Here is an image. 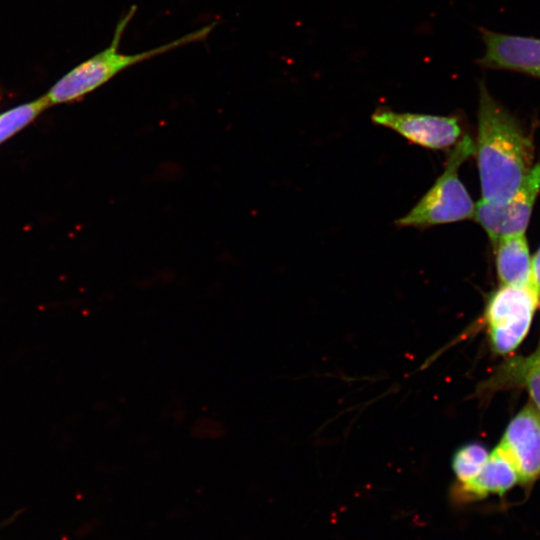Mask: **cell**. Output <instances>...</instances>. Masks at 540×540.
Wrapping results in <instances>:
<instances>
[{
    "instance_id": "3",
    "label": "cell",
    "mask_w": 540,
    "mask_h": 540,
    "mask_svg": "<svg viewBox=\"0 0 540 540\" xmlns=\"http://www.w3.org/2000/svg\"><path fill=\"white\" fill-rule=\"evenodd\" d=\"M474 152L473 140L462 137L452 148L443 173L396 225L426 228L473 218L475 204L459 178V169Z\"/></svg>"
},
{
    "instance_id": "12",
    "label": "cell",
    "mask_w": 540,
    "mask_h": 540,
    "mask_svg": "<svg viewBox=\"0 0 540 540\" xmlns=\"http://www.w3.org/2000/svg\"><path fill=\"white\" fill-rule=\"evenodd\" d=\"M489 452L480 443H468L460 447L453 455L452 469L459 485L473 480L489 458Z\"/></svg>"
},
{
    "instance_id": "11",
    "label": "cell",
    "mask_w": 540,
    "mask_h": 540,
    "mask_svg": "<svg viewBox=\"0 0 540 540\" xmlns=\"http://www.w3.org/2000/svg\"><path fill=\"white\" fill-rule=\"evenodd\" d=\"M502 376L509 382L525 386L540 411V347L527 358L509 362L503 369Z\"/></svg>"
},
{
    "instance_id": "5",
    "label": "cell",
    "mask_w": 540,
    "mask_h": 540,
    "mask_svg": "<svg viewBox=\"0 0 540 540\" xmlns=\"http://www.w3.org/2000/svg\"><path fill=\"white\" fill-rule=\"evenodd\" d=\"M539 193L540 161L533 165L509 202L497 207L480 200L475 204L473 219L493 244L504 236L525 233Z\"/></svg>"
},
{
    "instance_id": "1",
    "label": "cell",
    "mask_w": 540,
    "mask_h": 540,
    "mask_svg": "<svg viewBox=\"0 0 540 540\" xmlns=\"http://www.w3.org/2000/svg\"><path fill=\"white\" fill-rule=\"evenodd\" d=\"M481 200L503 206L518 191L534 165V144L519 122L479 84L475 152Z\"/></svg>"
},
{
    "instance_id": "4",
    "label": "cell",
    "mask_w": 540,
    "mask_h": 540,
    "mask_svg": "<svg viewBox=\"0 0 540 540\" xmlns=\"http://www.w3.org/2000/svg\"><path fill=\"white\" fill-rule=\"evenodd\" d=\"M540 296L530 286L502 285L488 299L485 320L493 350H515L529 331Z\"/></svg>"
},
{
    "instance_id": "7",
    "label": "cell",
    "mask_w": 540,
    "mask_h": 540,
    "mask_svg": "<svg viewBox=\"0 0 540 540\" xmlns=\"http://www.w3.org/2000/svg\"><path fill=\"white\" fill-rule=\"evenodd\" d=\"M499 445L512 460L519 483L531 486L540 477V411L526 405L510 421Z\"/></svg>"
},
{
    "instance_id": "2",
    "label": "cell",
    "mask_w": 540,
    "mask_h": 540,
    "mask_svg": "<svg viewBox=\"0 0 540 540\" xmlns=\"http://www.w3.org/2000/svg\"><path fill=\"white\" fill-rule=\"evenodd\" d=\"M135 11L136 7L132 6L126 15L120 19L113 39L107 48L75 66L50 88L48 93L45 94L50 105L78 100L133 65L179 47L202 41L207 38L216 26V23H211L150 50L135 54H124L118 51V47Z\"/></svg>"
},
{
    "instance_id": "8",
    "label": "cell",
    "mask_w": 540,
    "mask_h": 540,
    "mask_svg": "<svg viewBox=\"0 0 540 540\" xmlns=\"http://www.w3.org/2000/svg\"><path fill=\"white\" fill-rule=\"evenodd\" d=\"M485 45L477 64L484 68L509 70L540 79V39L501 34L480 29Z\"/></svg>"
},
{
    "instance_id": "14",
    "label": "cell",
    "mask_w": 540,
    "mask_h": 540,
    "mask_svg": "<svg viewBox=\"0 0 540 540\" xmlns=\"http://www.w3.org/2000/svg\"><path fill=\"white\" fill-rule=\"evenodd\" d=\"M530 286L540 296V247L531 258V280Z\"/></svg>"
},
{
    "instance_id": "6",
    "label": "cell",
    "mask_w": 540,
    "mask_h": 540,
    "mask_svg": "<svg viewBox=\"0 0 540 540\" xmlns=\"http://www.w3.org/2000/svg\"><path fill=\"white\" fill-rule=\"evenodd\" d=\"M372 121L413 144L433 150L450 148L461 136V126L455 116L401 113L383 108L375 111Z\"/></svg>"
},
{
    "instance_id": "9",
    "label": "cell",
    "mask_w": 540,
    "mask_h": 540,
    "mask_svg": "<svg viewBox=\"0 0 540 540\" xmlns=\"http://www.w3.org/2000/svg\"><path fill=\"white\" fill-rule=\"evenodd\" d=\"M517 483L516 468L507 452L498 445L479 474L470 482L458 485L457 495L462 500L482 499L492 494L503 496Z\"/></svg>"
},
{
    "instance_id": "10",
    "label": "cell",
    "mask_w": 540,
    "mask_h": 540,
    "mask_svg": "<svg viewBox=\"0 0 540 540\" xmlns=\"http://www.w3.org/2000/svg\"><path fill=\"white\" fill-rule=\"evenodd\" d=\"M493 245L497 276L501 284L530 285L532 257L525 233L504 236Z\"/></svg>"
},
{
    "instance_id": "13",
    "label": "cell",
    "mask_w": 540,
    "mask_h": 540,
    "mask_svg": "<svg viewBox=\"0 0 540 540\" xmlns=\"http://www.w3.org/2000/svg\"><path fill=\"white\" fill-rule=\"evenodd\" d=\"M49 106L46 95H43L0 114V144L24 128Z\"/></svg>"
}]
</instances>
